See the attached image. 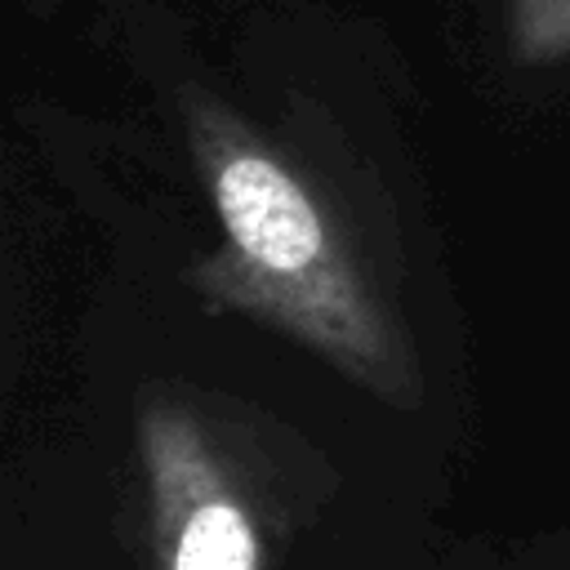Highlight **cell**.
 I'll return each instance as SVG.
<instances>
[{
    "mask_svg": "<svg viewBox=\"0 0 570 570\" xmlns=\"http://www.w3.org/2000/svg\"><path fill=\"white\" fill-rule=\"evenodd\" d=\"M512 570H570V534H548L534 543V552L512 557Z\"/></svg>",
    "mask_w": 570,
    "mask_h": 570,
    "instance_id": "cell-4",
    "label": "cell"
},
{
    "mask_svg": "<svg viewBox=\"0 0 570 570\" xmlns=\"http://www.w3.org/2000/svg\"><path fill=\"white\" fill-rule=\"evenodd\" d=\"M285 432L232 396L147 379L134 401L147 570H272L303 508Z\"/></svg>",
    "mask_w": 570,
    "mask_h": 570,
    "instance_id": "cell-2",
    "label": "cell"
},
{
    "mask_svg": "<svg viewBox=\"0 0 570 570\" xmlns=\"http://www.w3.org/2000/svg\"><path fill=\"white\" fill-rule=\"evenodd\" d=\"M178 125L223 240L191 267L209 312L249 316L307 347L387 410L428 401V365L387 236H370L334 169L205 85L178 89Z\"/></svg>",
    "mask_w": 570,
    "mask_h": 570,
    "instance_id": "cell-1",
    "label": "cell"
},
{
    "mask_svg": "<svg viewBox=\"0 0 570 570\" xmlns=\"http://www.w3.org/2000/svg\"><path fill=\"white\" fill-rule=\"evenodd\" d=\"M503 53L517 71L570 67V0H503Z\"/></svg>",
    "mask_w": 570,
    "mask_h": 570,
    "instance_id": "cell-3",
    "label": "cell"
}]
</instances>
